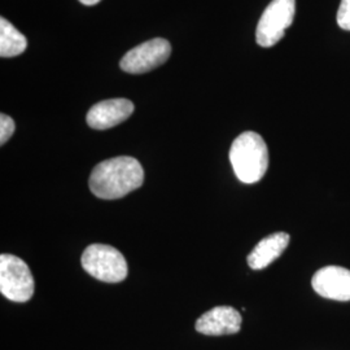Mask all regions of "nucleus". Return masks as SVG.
Segmentation results:
<instances>
[{"label": "nucleus", "mask_w": 350, "mask_h": 350, "mask_svg": "<svg viewBox=\"0 0 350 350\" xmlns=\"http://www.w3.org/2000/svg\"><path fill=\"white\" fill-rule=\"evenodd\" d=\"M144 182V170L137 159L120 156L98 163L88 179L91 192L103 200L121 199Z\"/></svg>", "instance_id": "obj_1"}, {"label": "nucleus", "mask_w": 350, "mask_h": 350, "mask_svg": "<svg viewBox=\"0 0 350 350\" xmlns=\"http://www.w3.org/2000/svg\"><path fill=\"white\" fill-rule=\"evenodd\" d=\"M230 161L240 182L252 185L261 180L269 167V150L262 137L245 131L234 140Z\"/></svg>", "instance_id": "obj_2"}, {"label": "nucleus", "mask_w": 350, "mask_h": 350, "mask_svg": "<svg viewBox=\"0 0 350 350\" xmlns=\"http://www.w3.org/2000/svg\"><path fill=\"white\" fill-rule=\"evenodd\" d=\"M81 263L86 273L105 283H120L125 280L129 273L124 254L105 244L88 247L82 254Z\"/></svg>", "instance_id": "obj_3"}, {"label": "nucleus", "mask_w": 350, "mask_h": 350, "mask_svg": "<svg viewBox=\"0 0 350 350\" xmlns=\"http://www.w3.org/2000/svg\"><path fill=\"white\" fill-rule=\"evenodd\" d=\"M0 292L13 302H27L34 295V278L25 261L3 253L0 256Z\"/></svg>", "instance_id": "obj_4"}, {"label": "nucleus", "mask_w": 350, "mask_h": 350, "mask_svg": "<svg viewBox=\"0 0 350 350\" xmlns=\"http://www.w3.org/2000/svg\"><path fill=\"white\" fill-rule=\"evenodd\" d=\"M296 13V0H273L257 25L256 39L261 47H273L284 37Z\"/></svg>", "instance_id": "obj_5"}, {"label": "nucleus", "mask_w": 350, "mask_h": 350, "mask_svg": "<svg viewBox=\"0 0 350 350\" xmlns=\"http://www.w3.org/2000/svg\"><path fill=\"white\" fill-rule=\"evenodd\" d=\"M170 53V43L163 38H154L129 51L120 66L126 73L144 75L166 63Z\"/></svg>", "instance_id": "obj_6"}, {"label": "nucleus", "mask_w": 350, "mask_h": 350, "mask_svg": "<svg viewBox=\"0 0 350 350\" xmlns=\"http://www.w3.org/2000/svg\"><path fill=\"white\" fill-rule=\"evenodd\" d=\"M314 291L329 300L350 301V270L340 266H327L313 276Z\"/></svg>", "instance_id": "obj_7"}, {"label": "nucleus", "mask_w": 350, "mask_h": 350, "mask_svg": "<svg viewBox=\"0 0 350 350\" xmlns=\"http://www.w3.org/2000/svg\"><path fill=\"white\" fill-rule=\"evenodd\" d=\"M241 327V315L231 306H217L202 314L195 328L206 336H222L238 334Z\"/></svg>", "instance_id": "obj_8"}, {"label": "nucleus", "mask_w": 350, "mask_h": 350, "mask_svg": "<svg viewBox=\"0 0 350 350\" xmlns=\"http://www.w3.org/2000/svg\"><path fill=\"white\" fill-rule=\"evenodd\" d=\"M134 112V104L127 99H109L95 104L88 113V124L95 130H107L122 124Z\"/></svg>", "instance_id": "obj_9"}, {"label": "nucleus", "mask_w": 350, "mask_h": 350, "mask_svg": "<svg viewBox=\"0 0 350 350\" xmlns=\"http://www.w3.org/2000/svg\"><path fill=\"white\" fill-rule=\"evenodd\" d=\"M289 239L291 238L287 232H275L267 238L262 239L254 247V250L250 252L247 258L250 269L261 270L270 263L274 262L287 248Z\"/></svg>", "instance_id": "obj_10"}, {"label": "nucleus", "mask_w": 350, "mask_h": 350, "mask_svg": "<svg viewBox=\"0 0 350 350\" xmlns=\"http://www.w3.org/2000/svg\"><path fill=\"white\" fill-rule=\"evenodd\" d=\"M27 47V39L14 26L5 20L0 18V56L14 57L21 55Z\"/></svg>", "instance_id": "obj_11"}, {"label": "nucleus", "mask_w": 350, "mask_h": 350, "mask_svg": "<svg viewBox=\"0 0 350 350\" xmlns=\"http://www.w3.org/2000/svg\"><path fill=\"white\" fill-rule=\"evenodd\" d=\"M16 130V124L12 118L4 113L0 114V144H5L12 137Z\"/></svg>", "instance_id": "obj_12"}, {"label": "nucleus", "mask_w": 350, "mask_h": 350, "mask_svg": "<svg viewBox=\"0 0 350 350\" xmlns=\"http://www.w3.org/2000/svg\"><path fill=\"white\" fill-rule=\"evenodd\" d=\"M338 24L344 30H350V0H342L338 11Z\"/></svg>", "instance_id": "obj_13"}, {"label": "nucleus", "mask_w": 350, "mask_h": 350, "mask_svg": "<svg viewBox=\"0 0 350 350\" xmlns=\"http://www.w3.org/2000/svg\"><path fill=\"white\" fill-rule=\"evenodd\" d=\"M82 4H85V5H95V4H98L100 0H79Z\"/></svg>", "instance_id": "obj_14"}]
</instances>
